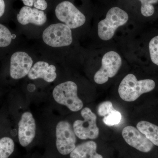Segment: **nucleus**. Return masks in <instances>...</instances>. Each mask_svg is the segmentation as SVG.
<instances>
[{
	"label": "nucleus",
	"instance_id": "nucleus-1",
	"mask_svg": "<svg viewBox=\"0 0 158 158\" xmlns=\"http://www.w3.org/2000/svg\"><path fill=\"white\" fill-rule=\"evenodd\" d=\"M156 87V83L151 79L138 81L135 75L129 74L120 83L118 93L124 101H135L141 95L152 91Z\"/></svg>",
	"mask_w": 158,
	"mask_h": 158
},
{
	"label": "nucleus",
	"instance_id": "nucleus-2",
	"mask_svg": "<svg viewBox=\"0 0 158 158\" xmlns=\"http://www.w3.org/2000/svg\"><path fill=\"white\" fill-rule=\"evenodd\" d=\"M128 19V15L124 10L117 7L111 8L107 13L106 18L98 23V37L105 41L112 39L116 30L125 24Z\"/></svg>",
	"mask_w": 158,
	"mask_h": 158
},
{
	"label": "nucleus",
	"instance_id": "nucleus-3",
	"mask_svg": "<svg viewBox=\"0 0 158 158\" xmlns=\"http://www.w3.org/2000/svg\"><path fill=\"white\" fill-rule=\"evenodd\" d=\"M78 87L75 83L68 81L61 83L54 88L52 95L54 100L73 112H77L83 107V102L77 94Z\"/></svg>",
	"mask_w": 158,
	"mask_h": 158
},
{
	"label": "nucleus",
	"instance_id": "nucleus-4",
	"mask_svg": "<svg viewBox=\"0 0 158 158\" xmlns=\"http://www.w3.org/2000/svg\"><path fill=\"white\" fill-rule=\"evenodd\" d=\"M81 115L84 120H76L73 127L77 137L82 140L96 139L99 134L96 115L88 107L81 110Z\"/></svg>",
	"mask_w": 158,
	"mask_h": 158
},
{
	"label": "nucleus",
	"instance_id": "nucleus-5",
	"mask_svg": "<svg viewBox=\"0 0 158 158\" xmlns=\"http://www.w3.org/2000/svg\"><path fill=\"white\" fill-rule=\"evenodd\" d=\"M43 39L47 45L55 48L70 45L73 41L71 30L65 24L51 25L44 31Z\"/></svg>",
	"mask_w": 158,
	"mask_h": 158
},
{
	"label": "nucleus",
	"instance_id": "nucleus-6",
	"mask_svg": "<svg viewBox=\"0 0 158 158\" xmlns=\"http://www.w3.org/2000/svg\"><path fill=\"white\" fill-rule=\"evenodd\" d=\"M122 63L121 57L116 52L110 51L105 54L102 59L101 67L94 75V82L99 85L106 83L110 78L117 74Z\"/></svg>",
	"mask_w": 158,
	"mask_h": 158
},
{
	"label": "nucleus",
	"instance_id": "nucleus-7",
	"mask_svg": "<svg viewBox=\"0 0 158 158\" xmlns=\"http://www.w3.org/2000/svg\"><path fill=\"white\" fill-rule=\"evenodd\" d=\"M56 135L57 150L61 154H69L76 147L77 136L73 127L68 122L58 123L56 127Z\"/></svg>",
	"mask_w": 158,
	"mask_h": 158
},
{
	"label": "nucleus",
	"instance_id": "nucleus-8",
	"mask_svg": "<svg viewBox=\"0 0 158 158\" xmlns=\"http://www.w3.org/2000/svg\"><path fill=\"white\" fill-rule=\"evenodd\" d=\"M55 12L57 18L65 23L71 29L81 27L86 21L85 15L73 3L68 1L59 4Z\"/></svg>",
	"mask_w": 158,
	"mask_h": 158
},
{
	"label": "nucleus",
	"instance_id": "nucleus-9",
	"mask_svg": "<svg viewBox=\"0 0 158 158\" xmlns=\"http://www.w3.org/2000/svg\"><path fill=\"white\" fill-rule=\"evenodd\" d=\"M122 135L129 145L141 152H150L154 144L145 135L134 127L128 126L123 129Z\"/></svg>",
	"mask_w": 158,
	"mask_h": 158
},
{
	"label": "nucleus",
	"instance_id": "nucleus-10",
	"mask_svg": "<svg viewBox=\"0 0 158 158\" xmlns=\"http://www.w3.org/2000/svg\"><path fill=\"white\" fill-rule=\"evenodd\" d=\"M32 58L25 52H18L11 56L10 74L15 80L23 78L28 75L32 67Z\"/></svg>",
	"mask_w": 158,
	"mask_h": 158
},
{
	"label": "nucleus",
	"instance_id": "nucleus-11",
	"mask_svg": "<svg viewBox=\"0 0 158 158\" xmlns=\"http://www.w3.org/2000/svg\"><path fill=\"white\" fill-rule=\"evenodd\" d=\"M36 123L32 113L25 112L19 123L18 138L20 144L27 147L34 140L36 135Z\"/></svg>",
	"mask_w": 158,
	"mask_h": 158
},
{
	"label": "nucleus",
	"instance_id": "nucleus-12",
	"mask_svg": "<svg viewBox=\"0 0 158 158\" xmlns=\"http://www.w3.org/2000/svg\"><path fill=\"white\" fill-rule=\"evenodd\" d=\"M19 22L22 25L32 23L35 25L42 26L47 20L46 15L42 10L28 6H24L17 15Z\"/></svg>",
	"mask_w": 158,
	"mask_h": 158
},
{
	"label": "nucleus",
	"instance_id": "nucleus-13",
	"mask_svg": "<svg viewBox=\"0 0 158 158\" xmlns=\"http://www.w3.org/2000/svg\"><path fill=\"white\" fill-rule=\"evenodd\" d=\"M28 77L31 80L41 78L51 83L56 78V68L54 65H49L48 62L39 61L32 66L28 74Z\"/></svg>",
	"mask_w": 158,
	"mask_h": 158
},
{
	"label": "nucleus",
	"instance_id": "nucleus-14",
	"mask_svg": "<svg viewBox=\"0 0 158 158\" xmlns=\"http://www.w3.org/2000/svg\"><path fill=\"white\" fill-rule=\"evenodd\" d=\"M97 144L94 141H88L79 144L70 153V158H103L97 152Z\"/></svg>",
	"mask_w": 158,
	"mask_h": 158
},
{
	"label": "nucleus",
	"instance_id": "nucleus-15",
	"mask_svg": "<svg viewBox=\"0 0 158 158\" xmlns=\"http://www.w3.org/2000/svg\"><path fill=\"white\" fill-rule=\"evenodd\" d=\"M137 129L145 135L154 145L158 146V126L146 121L139 122Z\"/></svg>",
	"mask_w": 158,
	"mask_h": 158
},
{
	"label": "nucleus",
	"instance_id": "nucleus-16",
	"mask_svg": "<svg viewBox=\"0 0 158 158\" xmlns=\"http://www.w3.org/2000/svg\"><path fill=\"white\" fill-rule=\"evenodd\" d=\"M14 141L9 137L0 139V158H8L14 150Z\"/></svg>",
	"mask_w": 158,
	"mask_h": 158
},
{
	"label": "nucleus",
	"instance_id": "nucleus-17",
	"mask_svg": "<svg viewBox=\"0 0 158 158\" xmlns=\"http://www.w3.org/2000/svg\"><path fill=\"white\" fill-rule=\"evenodd\" d=\"M141 2V12L145 17L152 16L155 12L154 4L158 3V0H139Z\"/></svg>",
	"mask_w": 158,
	"mask_h": 158
},
{
	"label": "nucleus",
	"instance_id": "nucleus-18",
	"mask_svg": "<svg viewBox=\"0 0 158 158\" xmlns=\"http://www.w3.org/2000/svg\"><path fill=\"white\" fill-rule=\"evenodd\" d=\"M148 49L152 62L158 66V35L150 40Z\"/></svg>",
	"mask_w": 158,
	"mask_h": 158
},
{
	"label": "nucleus",
	"instance_id": "nucleus-19",
	"mask_svg": "<svg viewBox=\"0 0 158 158\" xmlns=\"http://www.w3.org/2000/svg\"><path fill=\"white\" fill-rule=\"evenodd\" d=\"M12 35L9 29L0 24V47H6L10 45Z\"/></svg>",
	"mask_w": 158,
	"mask_h": 158
},
{
	"label": "nucleus",
	"instance_id": "nucleus-20",
	"mask_svg": "<svg viewBox=\"0 0 158 158\" xmlns=\"http://www.w3.org/2000/svg\"><path fill=\"white\" fill-rule=\"evenodd\" d=\"M122 118L121 113L115 110L111 112L103 119L104 123L108 126H113L120 123Z\"/></svg>",
	"mask_w": 158,
	"mask_h": 158
},
{
	"label": "nucleus",
	"instance_id": "nucleus-21",
	"mask_svg": "<svg viewBox=\"0 0 158 158\" xmlns=\"http://www.w3.org/2000/svg\"><path fill=\"white\" fill-rule=\"evenodd\" d=\"M115 110L112 103L108 101L103 102L99 105L97 111L99 116L105 117Z\"/></svg>",
	"mask_w": 158,
	"mask_h": 158
},
{
	"label": "nucleus",
	"instance_id": "nucleus-22",
	"mask_svg": "<svg viewBox=\"0 0 158 158\" xmlns=\"http://www.w3.org/2000/svg\"><path fill=\"white\" fill-rule=\"evenodd\" d=\"M26 6L32 7L34 6L36 9L44 10L48 7V4L45 0H22Z\"/></svg>",
	"mask_w": 158,
	"mask_h": 158
},
{
	"label": "nucleus",
	"instance_id": "nucleus-23",
	"mask_svg": "<svg viewBox=\"0 0 158 158\" xmlns=\"http://www.w3.org/2000/svg\"><path fill=\"white\" fill-rule=\"evenodd\" d=\"M5 3L4 0H0V17L2 16L5 10Z\"/></svg>",
	"mask_w": 158,
	"mask_h": 158
},
{
	"label": "nucleus",
	"instance_id": "nucleus-24",
	"mask_svg": "<svg viewBox=\"0 0 158 158\" xmlns=\"http://www.w3.org/2000/svg\"><path fill=\"white\" fill-rule=\"evenodd\" d=\"M16 37V35H15V34H13V35H12V38H13V39H15V38Z\"/></svg>",
	"mask_w": 158,
	"mask_h": 158
}]
</instances>
